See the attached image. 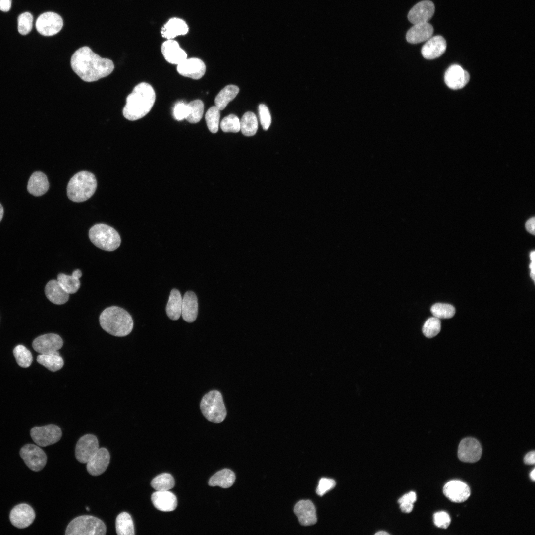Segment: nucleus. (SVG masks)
Returning a JSON list of instances; mask_svg holds the SVG:
<instances>
[{"mask_svg":"<svg viewBox=\"0 0 535 535\" xmlns=\"http://www.w3.org/2000/svg\"><path fill=\"white\" fill-rule=\"evenodd\" d=\"M70 63L74 72L83 81L89 82L108 76L114 67L111 60L100 57L87 46L74 53Z\"/></svg>","mask_w":535,"mask_h":535,"instance_id":"nucleus-1","label":"nucleus"},{"mask_svg":"<svg viewBox=\"0 0 535 535\" xmlns=\"http://www.w3.org/2000/svg\"><path fill=\"white\" fill-rule=\"evenodd\" d=\"M155 99V92L151 85L145 82L138 84L126 98L123 109L124 117L131 121L142 118L151 110Z\"/></svg>","mask_w":535,"mask_h":535,"instance_id":"nucleus-2","label":"nucleus"},{"mask_svg":"<svg viewBox=\"0 0 535 535\" xmlns=\"http://www.w3.org/2000/svg\"><path fill=\"white\" fill-rule=\"evenodd\" d=\"M99 321L105 331L117 337L128 335L133 327L131 315L125 310L118 306L109 307L103 310L100 314Z\"/></svg>","mask_w":535,"mask_h":535,"instance_id":"nucleus-3","label":"nucleus"},{"mask_svg":"<svg viewBox=\"0 0 535 535\" xmlns=\"http://www.w3.org/2000/svg\"><path fill=\"white\" fill-rule=\"evenodd\" d=\"M97 186L95 175L89 171H81L70 179L67 186V195L72 201L84 202L93 196Z\"/></svg>","mask_w":535,"mask_h":535,"instance_id":"nucleus-4","label":"nucleus"},{"mask_svg":"<svg viewBox=\"0 0 535 535\" xmlns=\"http://www.w3.org/2000/svg\"><path fill=\"white\" fill-rule=\"evenodd\" d=\"M89 237L96 247L107 251L116 250L121 243V238L117 231L112 227L103 223L93 226L89 230Z\"/></svg>","mask_w":535,"mask_h":535,"instance_id":"nucleus-5","label":"nucleus"},{"mask_svg":"<svg viewBox=\"0 0 535 535\" xmlns=\"http://www.w3.org/2000/svg\"><path fill=\"white\" fill-rule=\"evenodd\" d=\"M106 526L100 519L90 515H82L73 519L68 525L66 535H104Z\"/></svg>","mask_w":535,"mask_h":535,"instance_id":"nucleus-6","label":"nucleus"},{"mask_svg":"<svg viewBox=\"0 0 535 535\" xmlns=\"http://www.w3.org/2000/svg\"><path fill=\"white\" fill-rule=\"evenodd\" d=\"M200 409L208 421L215 423L222 422L227 414L222 395L217 390H212L203 397Z\"/></svg>","mask_w":535,"mask_h":535,"instance_id":"nucleus-7","label":"nucleus"},{"mask_svg":"<svg viewBox=\"0 0 535 535\" xmlns=\"http://www.w3.org/2000/svg\"><path fill=\"white\" fill-rule=\"evenodd\" d=\"M62 435L61 428L54 424L34 427L30 430V435L38 446L46 447L58 442Z\"/></svg>","mask_w":535,"mask_h":535,"instance_id":"nucleus-8","label":"nucleus"},{"mask_svg":"<svg viewBox=\"0 0 535 535\" xmlns=\"http://www.w3.org/2000/svg\"><path fill=\"white\" fill-rule=\"evenodd\" d=\"M19 453L26 465L33 471H41L46 464V453L36 445L28 444L24 445L21 448Z\"/></svg>","mask_w":535,"mask_h":535,"instance_id":"nucleus-9","label":"nucleus"},{"mask_svg":"<svg viewBox=\"0 0 535 535\" xmlns=\"http://www.w3.org/2000/svg\"><path fill=\"white\" fill-rule=\"evenodd\" d=\"M63 22L62 17L53 12H46L41 14L36 22L37 31L43 36L55 35L62 29Z\"/></svg>","mask_w":535,"mask_h":535,"instance_id":"nucleus-10","label":"nucleus"},{"mask_svg":"<svg viewBox=\"0 0 535 535\" xmlns=\"http://www.w3.org/2000/svg\"><path fill=\"white\" fill-rule=\"evenodd\" d=\"M99 442L97 438L92 434L82 436L75 447V457L82 463H87L97 452Z\"/></svg>","mask_w":535,"mask_h":535,"instance_id":"nucleus-11","label":"nucleus"},{"mask_svg":"<svg viewBox=\"0 0 535 535\" xmlns=\"http://www.w3.org/2000/svg\"><path fill=\"white\" fill-rule=\"evenodd\" d=\"M482 448L476 439L469 437L461 440L458 446V456L462 462L475 463L481 458Z\"/></svg>","mask_w":535,"mask_h":535,"instance_id":"nucleus-12","label":"nucleus"},{"mask_svg":"<svg viewBox=\"0 0 535 535\" xmlns=\"http://www.w3.org/2000/svg\"><path fill=\"white\" fill-rule=\"evenodd\" d=\"M63 346V340L58 334H45L36 338L32 343L35 351L40 354H48L58 351Z\"/></svg>","mask_w":535,"mask_h":535,"instance_id":"nucleus-13","label":"nucleus"},{"mask_svg":"<svg viewBox=\"0 0 535 535\" xmlns=\"http://www.w3.org/2000/svg\"><path fill=\"white\" fill-rule=\"evenodd\" d=\"M35 518L33 508L28 504L22 503L15 506L11 510L9 519L15 527L23 529L29 526Z\"/></svg>","mask_w":535,"mask_h":535,"instance_id":"nucleus-14","label":"nucleus"},{"mask_svg":"<svg viewBox=\"0 0 535 535\" xmlns=\"http://www.w3.org/2000/svg\"><path fill=\"white\" fill-rule=\"evenodd\" d=\"M435 11L433 3L429 0H423L415 5L408 14L409 21L413 24L426 23L432 18Z\"/></svg>","mask_w":535,"mask_h":535,"instance_id":"nucleus-15","label":"nucleus"},{"mask_svg":"<svg viewBox=\"0 0 535 535\" xmlns=\"http://www.w3.org/2000/svg\"><path fill=\"white\" fill-rule=\"evenodd\" d=\"M468 72L457 64L451 65L444 74V81L446 85L453 90L463 88L469 82Z\"/></svg>","mask_w":535,"mask_h":535,"instance_id":"nucleus-16","label":"nucleus"},{"mask_svg":"<svg viewBox=\"0 0 535 535\" xmlns=\"http://www.w3.org/2000/svg\"><path fill=\"white\" fill-rule=\"evenodd\" d=\"M443 493L452 502L465 501L470 495V489L465 483L458 480L450 481L443 487Z\"/></svg>","mask_w":535,"mask_h":535,"instance_id":"nucleus-17","label":"nucleus"},{"mask_svg":"<svg viewBox=\"0 0 535 535\" xmlns=\"http://www.w3.org/2000/svg\"><path fill=\"white\" fill-rule=\"evenodd\" d=\"M177 70L183 76L193 79H199L205 73L206 65L204 62L198 58H187L178 64Z\"/></svg>","mask_w":535,"mask_h":535,"instance_id":"nucleus-18","label":"nucleus"},{"mask_svg":"<svg viewBox=\"0 0 535 535\" xmlns=\"http://www.w3.org/2000/svg\"><path fill=\"white\" fill-rule=\"evenodd\" d=\"M161 51L165 59L171 64L178 65L187 59L185 51L173 39H168L164 42Z\"/></svg>","mask_w":535,"mask_h":535,"instance_id":"nucleus-19","label":"nucleus"},{"mask_svg":"<svg viewBox=\"0 0 535 535\" xmlns=\"http://www.w3.org/2000/svg\"><path fill=\"white\" fill-rule=\"evenodd\" d=\"M294 512L302 525L310 526L317 522L315 507L309 500L298 501L294 506Z\"/></svg>","mask_w":535,"mask_h":535,"instance_id":"nucleus-20","label":"nucleus"},{"mask_svg":"<svg viewBox=\"0 0 535 535\" xmlns=\"http://www.w3.org/2000/svg\"><path fill=\"white\" fill-rule=\"evenodd\" d=\"M446 49V42L440 35L430 37L426 41L421 49L423 56L427 59H433L442 55Z\"/></svg>","mask_w":535,"mask_h":535,"instance_id":"nucleus-21","label":"nucleus"},{"mask_svg":"<svg viewBox=\"0 0 535 535\" xmlns=\"http://www.w3.org/2000/svg\"><path fill=\"white\" fill-rule=\"evenodd\" d=\"M110 461V454L105 448L98 449L95 454L87 463V470L92 476H99L107 468Z\"/></svg>","mask_w":535,"mask_h":535,"instance_id":"nucleus-22","label":"nucleus"},{"mask_svg":"<svg viewBox=\"0 0 535 535\" xmlns=\"http://www.w3.org/2000/svg\"><path fill=\"white\" fill-rule=\"evenodd\" d=\"M151 500L156 508L163 512L172 511L177 505L176 496L169 490L154 492L151 496Z\"/></svg>","mask_w":535,"mask_h":535,"instance_id":"nucleus-23","label":"nucleus"},{"mask_svg":"<svg viewBox=\"0 0 535 535\" xmlns=\"http://www.w3.org/2000/svg\"><path fill=\"white\" fill-rule=\"evenodd\" d=\"M433 32V28L428 22L416 24L408 31L406 38L410 43L418 44L427 41L432 37Z\"/></svg>","mask_w":535,"mask_h":535,"instance_id":"nucleus-24","label":"nucleus"},{"mask_svg":"<svg viewBox=\"0 0 535 535\" xmlns=\"http://www.w3.org/2000/svg\"><path fill=\"white\" fill-rule=\"evenodd\" d=\"M188 31L189 27L184 20L178 17H173L163 26L160 33L163 38L168 40L186 35Z\"/></svg>","mask_w":535,"mask_h":535,"instance_id":"nucleus-25","label":"nucleus"},{"mask_svg":"<svg viewBox=\"0 0 535 535\" xmlns=\"http://www.w3.org/2000/svg\"><path fill=\"white\" fill-rule=\"evenodd\" d=\"M198 311L196 295L191 291L186 292L182 298L181 315L183 319L187 322H193L197 318Z\"/></svg>","mask_w":535,"mask_h":535,"instance_id":"nucleus-26","label":"nucleus"},{"mask_svg":"<svg viewBox=\"0 0 535 535\" xmlns=\"http://www.w3.org/2000/svg\"><path fill=\"white\" fill-rule=\"evenodd\" d=\"M49 188L48 178L43 172L36 171L30 176L27 185V190L30 194L40 196L46 193Z\"/></svg>","mask_w":535,"mask_h":535,"instance_id":"nucleus-27","label":"nucleus"},{"mask_svg":"<svg viewBox=\"0 0 535 535\" xmlns=\"http://www.w3.org/2000/svg\"><path fill=\"white\" fill-rule=\"evenodd\" d=\"M45 293L48 299L56 305L65 304L69 299V294L63 289L56 280H50L47 283Z\"/></svg>","mask_w":535,"mask_h":535,"instance_id":"nucleus-28","label":"nucleus"},{"mask_svg":"<svg viewBox=\"0 0 535 535\" xmlns=\"http://www.w3.org/2000/svg\"><path fill=\"white\" fill-rule=\"evenodd\" d=\"M82 276L80 269L74 270L71 275L64 273H59L57 275V280L63 289L68 294L75 293L79 289L80 281L79 278Z\"/></svg>","mask_w":535,"mask_h":535,"instance_id":"nucleus-29","label":"nucleus"},{"mask_svg":"<svg viewBox=\"0 0 535 535\" xmlns=\"http://www.w3.org/2000/svg\"><path fill=\"white\" fill-rule=\"evenodd\" d=\"M182 297L179 291L173 289L170 293L166 307L168 317L172 320H178L181 315Z\"/></svg>","mask_w":535,"mask_h":535,"instance_id":"nucleus-30","label":"nucleus"},{"mask_svg":"<svg viewBox=\"0 0 535 535\" xmlns=\"http://www.w3.org/2000/svg\"><path fill=\"white\" fill-rule=\"evenodd\" d=\"M235 480L234 473L230 469H224L212 476L208 482L211 486H218L223 488L231 487Z\"/></svg>","mask_w":535,"mask_h":535,"instance_id":"nucleus-31","label":"nucleus"},{"mask_svg":"<svg viewBox=\"0 0 535 535\" xmlns=\"http://www.w3.org/2000/svg\"><path fill=\"white\" fill-rule=\"evenodd\" d=\"M239 91V87L234 85L224 87L215 98V106L220 110H223L228 104L236 97Z\"/></svg>","mask_w":535,"mask_h":535,"instance_id":"nucleus-32","label":"nucleus"},{"mask_svg":"<svg viewBox=\"0 0 535 535\" xmlns=\"http://www.w3.org/2000/svg\"><path fill=\"white\" fill-rule=\"evenodd\" d=\"M37 361L52 372L60 370L64 365L63 359L58 351L48 354H40L37 356Z\"/></svg>","mask_w":535,"mask_h":535,"instance_id":"nucleus-33","label":"nucleus"},{"mask_svg":"<svg viewBox=\"0 0 535 535\" xmlns=\"http://www.w3.org/2000/svg\"><path fill=\"white\" fill-rule=\"evenodd\" d=\"M115 526L118 535H133L135 534L132 519L126 512H122L117 516Z\"/></svg>","mask_w":535,"mask_h":535,"instance_id":"nucleus-34","label":"nucleus"},{"mask_svg":"<svg viewBox=\"0 0 535 535\" xmlns=\"http://www.w3.org/2000/svg\"><path fill=\"white\" fill-rule=\"evenodd\" d=\"M240 130L246 136L254 135L258 130V120L256 115L252 112L248 111L244 114L241 120Z\"/></svg>","mask_w":535,"mask_h":535,"instance_id":"nucleus-35","label":"nucleus"},{"mask_svg":"<svg viewBox=\"0 0 535 535\" xmlns=\"http://www.w3.org/2000/svg\"><path fill=\"white\" fill-rule=\"evenodd\" d=\"M174 479L168 473H162L155 477L151 482L152 487L156 491H167L175 485Z\"/></svg>","mask_w":535,"mask_h":535,"instance_id":"nucleus-36","label":"nucleus"},{"mask_svg":"<svg viewBox=\"0 0 535 535\" xmlns=\"http://www.w3.org/2000/svg\"><path fill=\"white\" fill-rule=\"evenodd\" d=\"M14 356L18 365L23 368L29 367L33 361L30 351L22 345L16 346L13 351Z\"/></svg>","mask_w":535,"mask_h":535,"instance_id":"nucleus-37","label":"nucleus"},{"mask_svg":"<svg viewBox=\"0 0 535 535\" xmlns=\"http://www.w3.org/2000/svg\"><path fill=\"white\" fill-rule=\"evenodd\" d=\"M189 113L186 119L191 123H196L201 119L204 109L203 102L200 100H195L188 104Z\"/></svg>","mask_w":535,"mask_h":535,"instance_id":"nucleus-38","label":"nucleus"},{"mask_svg":"<svg viewBox=\"0 0 535 535\" xmlns=\"http://www.w3.org/2000/svg\"><path fill=\"white\" fill-rule=\"evenodd\" d=\"M434 317L438 319H449L453 317L455 313V308L451 305L445 303H436L430 309Z\"/></svg>","mask_w":535,"mask_h":535,"instance_id":"nucleus-39","label":"nucleus"},{"mask_svg":"<svg viewBox=\"0 0 535 535\" xmlns=\"http://www.w3.org/2000/svg\"><path fill=\"white\" fill-rule=\"evenodd\" d=\"M220 111L215 106H212L209 108L205 114L207 125L209 131L213 133H215L218 131Z\"/></svg>","mask_w":535,"mask_h":535,"instance_id":"nucleus-40","label":"nucleus"},{"mask_svg":"<svg viewBox=\"0 0 535 535\" xmlns=\"http://www.w3.org/2000/svg\"><path fill=\"white\" fill-rule=\"evenodd\" d=\"M441 329V322L439 319L435 317L428 318L424 323L422 327V332L427 338H432L437 335Z\"/></svg>","mask_w":535,"mask_h":535,"instance_id":"nucleus-41","label":"nucleus"},{"mask_svg":"<svg viewBox=\"0 0 535 535\" xmlns=\"http://www.w3.org/2000/svg\"><path fill=\"white\" fill-rule=\"evenodd\" d=\"M220 127L224 132H238L240 130V120L236 115L229 114L222 120Z\"/></svg>","mask_w":535,"mask_h":535,"instance_id":"nucleus-42","label":"nucleus"},{"mask_svg":"<svg viewBox=\"0 0 535 535\" xmlns=\"http://www.w3.org/2000/svg\"><path fill=\"white\" fill-rule=\"evenodd\" d=\"M33 17L32 15L26 12L21 14L18 18V30L20 34L26 35L32 28Z\"/></svg>","mask_w":535,"mask_h":535,"instance_id":"nucleus-43","label":"nucleus"},{"mask_svg":"<svg viewBox=\"0 0 535 535\" xmlns=\"http://www.w3.org/2000/svg\"><path fill=\"white\" fill-rule=\"evenodd\" d=\"M189 113V108L188 104L183 101H179L175 104L173 109V115L174 118L181 121L186 119Z\"/></svg>","mask_w":535,"mask_h":535,"instance_id":"nucleus-44","label":"nucleus"},{"mask_svg":"<svg viewBox=\"0 0 535 535\" xmlns=\"http://www.w3.org/2000/svg\"><path fill=\"white\" fill-rule=\"evenodd\" d=\"M258 110L262 126L264 130H267L269 127L271 122L270 112L268 107L263 104L259 106Z\"/></svg>","mask_w":535,"mask_h":535,"instance_id":"nucleus-45","label":"nucleus"},{"mask_svg":"<svg viewBox=\"0 0 535 535\" xmlns=\"http://www.w3.org/2000/svg\"><path fill=\"white\" fill-rule=\"evenodd\" d=\"M336 485V482L333 479L323 478L320 480L318 486L316 488V493L322 496L327 492L333 488Z\"/></svg>","mask_w":535,"mask_h":535,"instance_id":"nucleus-46","label":"nucleus"},{"mask_svg":"<svg viewBox=\"0 0 535 535\" xmlns=\"http://www.w3.org/2000/svg\"><path fill=\"white\" fill-rule=\"evenodd\" d=\"M433 522L437 527L446 529L450 524L451 519L447 513L440 511L434 514Z\"/></svg>","mask_w":535,"mask_h":535,"instance_id":"nucleus-47","label":"nucleus"},{"mask_svg":"<svg viewBox=\"0 0 535 535\" xmlns=\"http://www.w3.org/2000/svg\"><path fill=\"white\" fill-rule=\"evenodd\" d=\"M416 500V494L414 491H410L408 493L404 494L401 497H400L398 502L400 504L403 502H409L413 503Z\"/></svg>","mask_w":535,"mask_h":535,"instance_id":"nucleus-48","label":"nucleus"},{"mask_svg":"<svg viewBox=\"0 0 535 535\" xmlns=\"http://www.w3.org/2000/svg\"><path fill=\"white\" fill-rule=\"evenodd\" d=\"M530 258L531 260V262L529 265V268L531 269L530 276L534 281H535V251H532L530 254Z\"/></svg>","mask_w":535,"mask_h":535,"instance_id":"nucleus-49","label":"nucleus"},{"mask_svg":"<svg viewBox=\"0 0 535 535\" xmlns=\"http://www.w3.org/2000/svg\"><path fill=\"white\" fill-rule=\"evenodd\" d=\"M535 219L534 217L530 218L525 224V228L528 232L530 233L535 235Z\"/></svg>","mask_w":535,"mask_h":535,"instance_id":"nucleus-50","label":"nucleus"},{"mask_svg":"<svg viewBox=\"0 0 535 535\" xmlns=\"http://www.w3.org/2000/svg\"><path fill=\"white\" fill-rule=\"evenodd\" d=\"M535 451H531L527 453L524 458V461L525 464L528 465H533L535 463Z\"/></svg>","mask_w":535,"mask_h":535,"instance_id":"nucleus-51","label":"nucleus"},{"mask_svg":"<svg viewBox=\"0 0 535 535\" xmlns=\"http://www.w3.org/2000/svg\"><path fill=\"white\" fill-rule=\"evenodd\" d=\"M12 0H0V10L3 12L8 11L11 6Z\"/></svg>","mask_w":535,"mask_h":535,"instance_id":"nucleus-52","label":"nucleus"},{"mask_svg":"<svg viewBox=\"0 0 535 535\" xmlns=\"http://www.w3.org/2000/svg\"><path fill=\"white\" fill-rule=\"evenodd\" d=\"M401 510L405 513H409L413 510V503L409 502H403L400 504Z\"/></svg>","mask_w":535,"mask_h":535,"instance_id":"nucleus-53","label":"nucleus"},{"mask_svg":"<svg viewBox=\"0 0 535 535\" xmlns=\"http://www.w3.org/2000/svg\"><path fill=\"white\" fill-rule=\"evenodd\" d=\"M3 215V208L1 204L0 203V222L1 221Z\"/></svg>","mask_w":535,"mask_h":535,"instance_id":"nucleus-54","label":"nucleus"},{"mask_svg":"<svg viewBox=\"0 0 535 535\" xmlns=\"http://www.w3.org/2000/svg\"><path fill=\"white\" fill-rule=\"evenodd\" d=\"M530 477H531V479H532V480H533V481H535V469H533V470H532V471L531 472V473H530Z\"/></svg>","mask_w":535,"mask_h":535,"instance_id":"nucleus-55","label":"nucleus"},{"mask_svg":"<svg viewBox=\"0 0 535 535\" xmlns=\"http://www.w3.org/2000/svg\"><path fill=\"white\" fill-rule=\"evenodd\" d=\"M375 535H389V534L388 533L386 532H385V531H379V532L376 533L375 534Z\"/></svg>","mask_w":535,"mask_h":535,"instance_id":"nucleus-56","label":"nucleus"},{"mask_svg":"<svg viewBox=\"0 0 535 535\" xmlns=\"http://www.w3.org/2000/svg\"><path fill=\"white\" fill-rule=\"evenodd\" d=\"M86 510H87V511H89V510H90V509H89V508L88 507H86Z\"/></svg>","mask_w":535,"mask_h":535,"instance_id":"nucleus-57","label":"nucleus"}]
</instances>
